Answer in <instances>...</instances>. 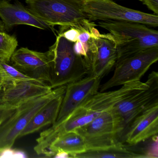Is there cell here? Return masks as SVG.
Instances as JSON below:
<instances>
[{
	"label": "cell",
	"instance_id": "6da1fadb",
	"mask_svg": "<svg viewBox=\"0 0 158 158\" xmlns=\"http://www.w3.org/2000/svg\"><path fill=\"white\" fill-rule=\"evenodd\" d=\"M148 87V81H138L126 84L113 91H98L85 101L57 128L49 127L41 132L40 140L49 146L57 136L85 125L120 102Z\"/></svg>",
	"mask_w": 158,
	"mask_h": 158
},
{
	"label": "cell",
	"instance_id": "7a4b0ae2",
	"mask_svg": "<svg viewBox=\"0 0 158 158\" xmlns=\"http://www.w3.org/2000/svg\"><path fill=\"white\" fill-rule=\"evenodd\" d=\"M98 25L113 37L117 51V61L158 47V31L150 29L146 25L108 20L99 22Z\"/></svg>",
	"mask_w": 158,
	"mask_h": 158
},
{
	"label": "cell",
	"instance_id": "3957f363",
	"mask_svg": "<svg viewBox=\"0 0 158 158\" xmlns=\"http://www.w3.org/2000/svg\"><path fill=\"white\" fill-rule=\"evenodd\" d=\"M73 47V43L60 33L54 44L50 47L48 52L52 88L66 85L88 75L84 60L76 55Z\"/></svg>",
	"mask_w": 158,
	"mask_h": 158
},
{
	"label": "cell",
	"instance_id": "277c9868",
	"mask_svg": "<svg viewBox=\"0 0 158 158\" xmlns=\"http://www.w3.org/2000/svg\"><path fill=\"white\" fill-rule=\"evenodd\" d=\"M66 85L53 89L50 92L24 102L0 126V152L11 148L16 139L34 115L53 99L64 95Z\"/></svg>",
	"mask_w": 158,
	"mask_h": 158
},
{
	"label": "cell",
	"instance_id": "5b68a950",
	"mask_svg": "<svg viewBox=\"0 0 158 158\" xmlns=\"http://www.w3.org/2000/svg\"><path fill=\"white\" fill-rule=\"evenodd\" d=\"M82 0H26L27 9L41 21L66 28L87 19L81 8Z\"/></svg>",
	"mask_w": 158,
	"mask_h": 158
},
{
	"label": "cell",
	"instance_id": "8992f818",
	"mask_svg": "<svg viewBox=\"0 0 158 158\" xmlns=\"http://www.w3.org/2000/svg\"><path fill=\"white\" fill-rule=\"evenodd\" d=\"M81 8L89 21H112L139 23L158 26V15L132 10L115 3L113 0H82Z\"/></svg>",
	"mask_w": 158,
	"mask_h": 158
},
{
	"label": "cell",
	"instance_id": "52a82bcc",
	"mask_svg": "<svg viewBox=\"0 0 158 158\" xmlns=\"http://www.w3.org/2000/svg\"><path fill=\"white\" fill-rule=\"evenodd\" d=\"M74 130L84 139L86 150L102 148L121 141L122 121L112 108Z\"/></svg>",
	"mask_w": 158,
	"mask_h": 158
},
{
	"label": "cell",
	"instance_id": "ba28073f",
	"mask_svg": "<svg viewBox=\"0 0 158 158\" xmlns=\"http://www.w3.org/2000/svg\"><path fill=\"white\" fill-rule=\"evenodd\" d=\"M158 60V47H156L118 61L114 65V74L108 81L100 85V91L140 81L150 67Z\"/></svg>",
	"mask_w": 158,
	"mask_h": 158
},
{
	"label": "cell",
	"instance_id": "9c48e42d",
	"mask_svg": "<svg viewBox=\"0 0 158 158\" xmlns=\"http://www.w3.org/2000/svg\"><path fill=\"white\" fill-rule=\"evenodd\" d=\"M83 60L88 75L102 79L111 71L117 61V51L112 36L100 34L93 27L88 52Z\"/></svg>",
	"mask_w": 158,
	"mask_h": 158
},
{
	"label": "cell",
	"instance_id": "30bf717a",
	"mask_svg": "<svg viewBox=\"0 0 158 158\" xmlns=\"http://www.w3.org/2000/svg\"><path fill=\"white\" fill-rule=\"evenodd\" d=\"M149 87L122 101L113 108L122 121L121 141L132 121L143 111L158 103V73L153 71L147 80Z\"/></svg>",
	"mask_w": 158,
	"mask_h": 158
},
{
	"label": "cell",
	"instance_id": "8fae6325",
	"mask_svg": "<svg viewBox=\"0 0 158 158\" xmlns=\"http://www.w3.org/2000/svg\"><path fill=\"white\" fill-rule=\"evenodd\" d=\"M101 80L100 77L87 75L66 85L57 120L50 127L57 128L85 101L97 93Z\"/></svg>",
	"mask_w": 158,
	"mask_h": 158
},
{
	"label": "cell",
	"instance_id": "7c38bea8",
	"mask_svg": "<svg viewBox=\"0 0 158 158\" xmlns=\"http://www.w3.org/2000/svg\"><path fill=\"white\" fill-rule=\"evenodd\" d=\"M49 84L39 80L7 83L0 90V106L16 109L21 104L52 90Z\"/></svg>",
	"mask_w": 158,
	"mask_h": 158
},
{
	"label": "cell",
	"instance_id": "4fadbf2b",
	"mask_svg": "<svg viewBox=\"0 0 158 158\" xmlns=\"http://www.w3.org/2000/svg\"><path fill=\"white\" fill-rule=\"evenodd\" d=\"M10 62L21 73L49 84L50 63L48 51L42 52L21 48L14 52Z\"/></svg>",
	"mask_w": 158,
	"mask_h": 158
},
{
	"label": "cell",
	"instance_id": "5bb4252c",
	"mask_svg": "<svg viewBox=\"0 0 158 158\" xmlns=\"http://www.w3.org/2000/svg\"><path fill=\"white\" fill-rule=\"evenodd\" d=\"M158 134V103H156L134 119L125 132L122 142L135 145Z\"/></svg>",
	"mask_w": 158,
	"mask_h": 158
},
{
	"label": "cell",
	"instance_id": "9a60e30c",
	"mask_svg": "<svg viewBox=\"0 0 158 158\" xmlns=\"http://www.w3.org/2000/svg\"><path fill=\"white\" fill-rule=\"evenodd\" d=\"M0 18L8 31L15 25H27L55 32L53 27L39 19L18 2L10 3L8 1L0 0Z\"/></svg>",
	"mask_w": 158,
	"mask_h": 158
},
{
	"label": "cell",
	"instance_id": "2e32d148",
	"mask_svg": "<svg viewBox=\"0 0 158 158\" xmlns=\"http://www.w3.org/2000/svg\"><path fill=\"white\" fill-rule=\"evenodd\" d=\"M63 97V95L53 99L39 110L22 131L19 137L35 133L48 125H53L57 120Z\"/></svg>",
	"mask_w": 158,
	"mask_h": 158
},
{
	"label": "cell",
	"instance_id": "e0dca14e",
	"mask_svg": "<svg viewBox=\"0 0 158 158\" xmlns=\"http://www.w3.org/2000/svg\"><path fill=\"white\" fill-rule=\"evenodd\" d=\"M86 150L85 143L82 136L76 130H73L57 136L49 146L45 156L53 157L58 151H62L73 158V155Z\"/></svg>",
	"mask_w": 158,
	"mask_h": 158
},
{
	"label": "cell",
	"instance_id": "ac0fdd59",
	"mask_svg": "<svg viewBox=\"0 0 158 158\" xmlns=\"http://www.w3.org/2000/svg\"><path fill=\"white\" fill-rule=\"evenodd\" d=\"M75 158H144L134 152L120 142L106 148L88 149L73 155Z\"/></svg>",
	"mask_w": 158,
	"mask_h": 158
},
{
	"label": "cell",
	"instance_id": "d6986e66",
	"mask_svg": "<svg viewBox=\"0 0 158 158\" xmlns=\"http://www.w3.org/2000/svg\"><path fill=\"white\" fill-rule=\"evenodd\" d=\"M9 63L0 60V74L3 78L4 84L35 80L21 73Z\"/></svg>",
	"mask_w": 158,
	"mask_h": 158
},
{
	"label": "cell",
	"instance_id": "ffe728a7",
	"mask_svg": "<svg viewBox=\"0 0 158 158\" xmlns=\"http://www.w3.org/2000/svg\"><path fill=\"white\" fill-rule=\"evenodd\" d=\"M18 46L14 35L0 33V60L10 62L11 57Z\"/></svg>",
	"mask_w": 158,
	"mask_h": 158
},
{
	"label": "cell",
	"instance_id": "44dd1931",
	"mask_svg": "<svg viewBox=\"0 0 158 158\" xmlns=\"http://www.w3.org/2000/svg\"><path fill=\"white\" fill-rule=\"evenodd\" d=\"M141 148L132 150L144 158H158V135L144 140Z\"/></svg>",
	"mask_w": 158,
	"mask_h": 158
},
{
	"label": "cell",
	"instance_id": "7402d4cb",
	"mask_svg": "<svg viewBox=\"0 0 158 158\" xmlns=\"http://www.w3.org/2000/svg\"><path fill=\"white\" fill-rule=\"evenodd\" d=\"M26 153L22 151L6 148L0 152V158H26Z\"/></svg>",
	"mask_w": 158,
	"mask_h": 158
},
{
	"label": "cell",
	"instance_id": "603a6c76",
	"mask_svg": "<svg viewBox=\"0 0 158 158\" xmlns=\"http://www.w3.org/2000/svg\"><path fill=\"white\" fill-rule=\"evenodd\" d=\"M15 110L0 106V126L14 113Z\"/></svg>",
	"mask_w": 158,
	"mask_h": 158
},
{
	"label": "cell",
	"instance_id": "cb8c5ba5",
	"mask_svg": "<svg viewBox=\"0 0 158 158\" xmlns=\"http://www.w3.org/2000/svg\"><path fill=\"white\" fill-rule=\"evenodd\" d=\"M142 2L149 10L158 15V0H142Z\"/></svg>",
	"mask_w": 158,
	"mask_h": 158
},
{
	"label": "cell",
	"instance_id": "d4e9b609",
	"mask_svg": "<svg viewBox=\"0 0 158 158\" xmlns=\"http://www.w3.org/2000/svg\"><path fill=\"white\" fill-rule=\"evenodd\" d=\"M53 157L55 158H71L70 154L62 151H58Z\"/></svg>",
	"mask_w": 158,
	"mask_h": 158
},
{
	"label": "cell",
	"instance_id": "484cf974",
	"mask_svg": "<svg viewBox=\"0 0 158 158\" xmlns=\"http://www.w3.org/2000/svg\"><path fill=\"white\" fill-rule=\"evenodd\" d=\"M6 31V29L4 23L2 21L0 20V33H5Z\"/></svg>",
	"mask_w": 158,
	"mask_h": 158
},
{
	"label": "cell",
	"instance_id": "4316f807",
	"mask_svg": "<svg viewBox=\"0 0 158 158\" xmlns=\"http://www.w3.org/2000/svg\"><path fill=\"white\" fill-rule=\"evenodd\" d=\"M3 85H4V81L1 75L0 74V88L2 87Z\"/></svg>",
	"mask_w": 158,
	"mask_h": 158
},
{
	"label": "cell",
	"instance_id": "83f0119b",
	"mask_svg": "<svg viewBox=\"0 0 158 158\" xmlns=\"http://www.w3.org/2000/svg\"><path fill=\"white\" fill-rule=\"evenodd\" d=\"M3 1H11V0H3Z\"/></svg>",
	"mask_w": 158,
	"mask_h": 158
},
{
	"label": "cell",
	"instance_id": "f1b7e54d",
	"mask_svg": "<svg viewBox=\"0 0 158 158\" xmlns=\"http://www.w3.org/2000/svg\"><path fill=\"white\" fill-rule=\"evenodd\" d=\"M139 1H140V2L142 1V0H139Z\"/></svg>",
	"mask_w": 158,
	"mask_h": 158
},
{
	"label": "cell",
	"instance_id": "f546056e",
	"mask_svg": "<svg viewBox=\"0 0 158 158\" xmlns=\"http://www.w3.org/2000/svg\"><path fill=\"white\" fill-rule=\"evenodd\" d=\"M2 88H0V90H1V89Z\"/></svg>",
	"mask_w": 158,
	"mask_h": 158
},
{
	"label": "cell",
	"instance_id": "4dcf8cb0",
	"mask_svg": "<svg viewBox=\"0 0 158 158\" xmlns=\"http://www.w3.org/2000/svg\"><path fill=\"white\" fill-rule=\"evenodd\" d=\"M113 1H115V0H113ZM121 1H122V0H121Z\"/></svg>",
	"mask_w": 158,
	"mask_h": 158
}]
</instances>
